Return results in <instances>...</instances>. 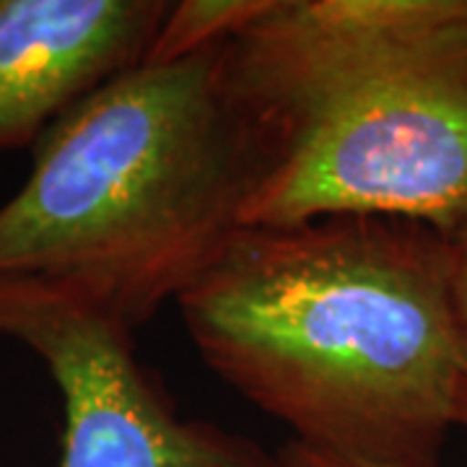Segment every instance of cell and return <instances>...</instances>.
<instances>
[{"mask_svg":"<svg viewBox=\"0 0 467 467\" xmlns=\"http://www.w3.org/2000/svg\"><path fill=\"white\" fill-rule=\"evenodd\" d=\"M208 368L350 467H439L467 405L447 236L395 216L242 226L177 299Z\"/></svg>","mask_w":467,"mask_h":467,"instance_id":"6da1fadb","label":"cell"},{"mask_svg":"<svg viewBox=\"0 0 467 467\" xmlns=\"http://www.w3.org/2000/svg\"><path fill=\"white\" fill-rule=\"evenodd\" d=\"M0 205V284H32L133 335L232 236L273 169L226 42L130 67L55 119Z\"/></svg>","mask_w":467,"mask_h":467,"instance_id":"7a4b0ae2","label":"cell"},{"mask_svg":"<svg viewBox=\"0 0 467 467\" xmlns=\"http://www.w3.org/2000/svg\"><path fill=\"white\" fill-rule=\"evenodd\" d=\"M226 70L273 153L244 226L467 221V0H270Z\"/></svg>","mask_w":467,"mask_h":467,"instance_id":"3957f363","label":"cell"},{"mask_svg":"<svg viewBox=\"0 0 467 467\" xmlns=\"http://www.w3.org/2000/svg\"><path fill=\"white\" fill-rule=\"evenodd\" d=\"M0 335L34 350L63 395L60 467H284L252 439L180 416L133 335L47 288L0 284Z\"/></svg>","mask_w":467,"mask_h":467,"instance_id":"277c9868","label":"cell"},{"mask_svg":"<svg viewBox=\"0 0 467 467\" xmlns=\"http://www.w3.org/2000/svg\"><path fill=\"white\" fill-rule=\"evenodd\" d=\"M167 0H0V150L34 146L55 119L140 66Z\"/></svg>","mask_w":467,"mask_h":467,"instance_id":"5b68a950","label":"cell"},{"mask_svg":"<svg viewBox=\"0 0 467 467\" xmlns=\"http://www.w3.org/2000/svg\"><path fill=\"white\" fill-rule=\"evenodd\" d=\"M270 0H180L169 5L159 32L143 57L146 66H164L216 47L242 34L263 16Z\"/></svg>","mask_w":467,"mask_h":467,"instance_id":"8992f818","label":"cell"},{"mask_svg":"<svg viewBox=\"0 0 467 467\" xmlns=\"http://www.w3.org/2000/svg\"><path fill=\"white\" fill-rule=\"evenodd\" d=\"M451 250V275H454V296H457V306L465 322L467 330V221L447 236Z\"/></svg>","mask_w":467,"mask_h":467,"instance_id":"52a82bcc","label":"cell"},{"mask_svg":"<svg viewBox=\"0 0 467 467\" xmlns=\"http://www.w3.org/2000/svg\"><path fill=\"white\" fill-rule=\"evenodd\" d=\"M278 457H281L284 467H350L340 465V462H333V460H325V457H319L315 451L304 450V447L294 444V441L278 451Z\"/></svg>","mask_w":467,"mask_h":467,"instance_id":"ba28073f","label":"cell"},{"mask_svg":"<svg viewBox=\"0 0 467 467\" xmlns=\"http://www.w3.org/2000/svg\"><path fill=\"white\" fill-rule=\"evenodd\" d=\"M462 426H467V405H465V413H462Z\"/></svg>","mask_w":467,"mask_h":467,"instance_id":"9c48e42d","label":"cell"}]
</instances>
